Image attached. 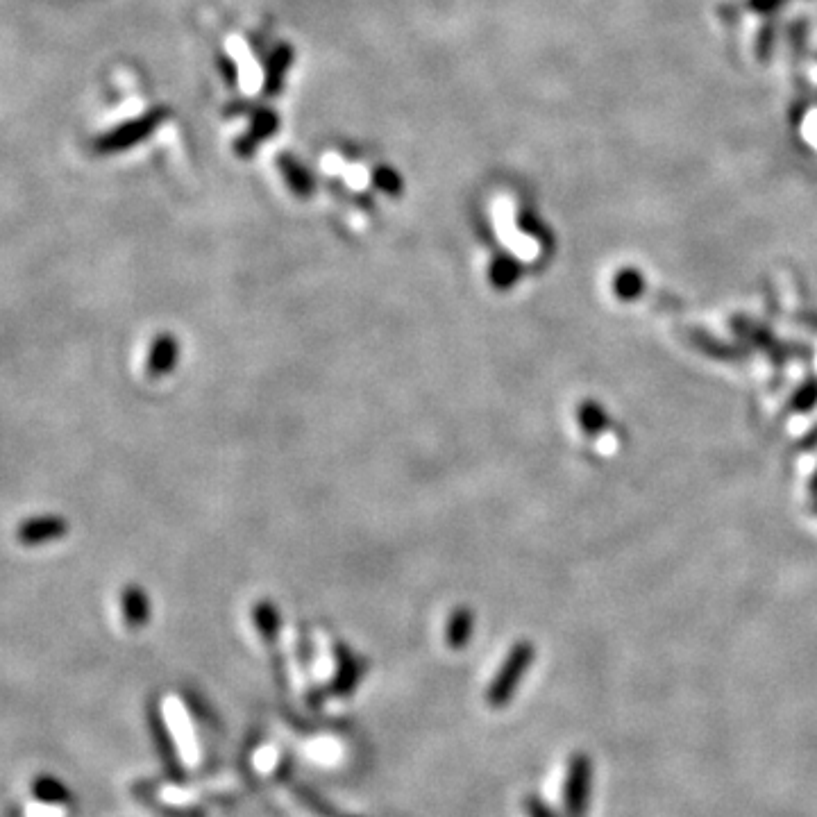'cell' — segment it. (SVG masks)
Masks as SVG:
<instances>
[{"label": "cell", "mask_w": 817, "mask_h": 817, "mask_svg": "<svg viewBox=\"0 0 817 817\" xmlns=\"http://www.w3.org/2000/svg\"><path fill=\"white\" fill-rule=\"evenodd\" d=\"M534 645L532 643H516L511 647V652L507 659H504L502 668L498 672V677L493 679V684L486 690V702L493 709H502L504 704H509L513 695H516V688L525 677V672L529 670V665L534 663Z\"/></svg>", "instance_id": "obj_1"}, {"label": "cell", "mask_w": 817, "mask_h": 817, "mask_svg": "<svg viewBox=\"0 0 817 817\" xmlns=\"http://www.w3.org/2000/svg\"><path fill=\"white\" fill-rule=\"evenodd\" d=\"M166 107H155L153 112L139 116V119H132L128 123H121L119 128H114L112 132H105L103 137H98L94 143V150L98 155H116L123 153V150H130L137 146L139 141L148 139L153 134L162 121H166Z\"/></svg>", "instance_id": "obj_2"}, {"label": "cell", "mask_w": 817, "mask_h": 817, "mask_svg": "<svg viewBox=\"0 0 817 817\" xmlns=\"http://www.w3.org/2000/svg\"><path fill=\"white\" fill-rule=\"evenodd\" d=\"M593 765L586 754L572 756L566 777V813L568 817H584L591 797Z\"/></svg>", "instance_id": "obj_3"}, {"label": "cell", "mask_w": 817, "mask_h": 817, "mask_svg": "<svg viewBox=\"0 0 817 817\" xmlns=\"http://www.w3.org/2000/svg\"><path fill=\"white\" fill-rule=\"evenodd\" d=\"M69 520L62 516H32L28 520H23L19 527H16V541L25 547H41L46 543L62 541L69 534Z\"/></svg>", "instance_id": "obj_4"}, {"label": "cell", "mask_w": 817, "mask_h": 817, "mask_svg": "<svg viewBox=\"0 0 817 817\" xmlns=\"http://www.w3.org/2000/svg\"><path fill=\"white\" fill-rule=\"evenodd\" d=\"M180 357V341L175 339V334L162 332L155 336L153 345L148 350V361H146V373L150 379H162L168 377L178 366Z\"/></svg>", "instance_id": "obj_5"}, {"label": "cell", "mask_w": 817, "mask_h": 817, "mask_svg": "<svg viewBox=\"0 0 817 817\" xmlns=\"http://www.w3.org/2000/svg\"><path fill=\"white\" fill-rule=\"evenodd\" d=\"M121 616L130 629H141L150 622L148 593L137 584H128L121 591Z\"/></svg>", "instance_id": "obj_6"}, {"label": "cell", "mask_w": 817, "mask_h": 817, "mask_svg": "<svg viewBox=\"0 0 817 817\" xmlns=\"http://www.w3.org/2000/svg\"><path fill=\"white\" fill-rule=\"evenodd\" d=\"M275 132H277V116L271 112V109H257L255 116H252L248 134H243V137L237 141V146H234V150H237L241 157H250L259 148V143L268 137H273Z\"/></svg>", "instance_id": "obj_7"}, {"label": "cell", "mask_w": 817, "mask_h": 817, "mask_svg": "<svg viewBox=\"0 0 817 817\" xmlns=\"http://www.w3.org/2000/svg\"><path fill=\"white\" fill-rule=\"evenodd\" d=\"M475 629V613L466 609V606H459L454 609L448 618V625H445V643H448L450 650H463L473 638Z\"/></svg>", "instance_id": "obj_8"}, {"label": "cell", "mask_w": 817, "mask_h": 817, "mask_svg": "<svg viewBox=\"0 0 817 817\" xmlns=\"http://www.w3.org/2000/svg\"><path fill=\"white\" fill-rule=\"evenodd\" d=\"M277 164H280V173L284 175V182L289 184V189L296 193V196L307 198L314 193V187H316L314 178H311V173L298 162L296 157L282 155L280 159H277Z\"/></svg>", "instance_id": "obj_9"}, {"label": "cell", "mask_w": 817, "mask_h": 817, "mask_svg": "<svg viewBox=\"0 0 817 817\" xmlns=\"http://www.w3.org/2000/svg\"><path fill=\"white\" fill-rule=\"evenodd\" d=\"M291 62H293V50L289 46H280L271 55V60H268V69H266V94L268 96L280 94L284 73L289 71Z\"/></svg>", "instance_id": "obj_10"}, {"label": "cell", "mask_w": 817, "mask_h": 817, "mask_svg": "<svg viewBox=\"0 0 817 817\" xmlns=\"http://www.w3.org/2000/svg\"><path fill=\"white\" fill-rule=\"evenodd\" d=\"M252 620H255V627L261 634V638L266 640V643H275L277 634H280V611H277V606L271 602H259L255 609H252Z\"/></svg>", "instance_id": "obj_11"}, {"label": "cell", "mask_w": 817, "mask_h": 817, "mask_svg": "<svg viewBox=\"0 0 817 817\" xmlns=\"http://www.w3.org/2000/svg\"><path fill=\"white\" fill-rule=\"evenodd\" d=\"M32 795H35L39 802H46V804H69L71 802L69 788H66L62 781H57L55 777H48V774H41V777L32 781Z\"/></svg>", "instance_id": "obj_12"}, {"label": "cell", "mask_w": 817, "mask_h": 817, "mask_svg": "<svg viewBox=\"0 0 817 817\" xmlns=\"http://www.w3.org/2000/svg\"><path fill=\"white\" fill-rule=\"evenodd\" d=\"M150 724H153V736H155V743L159 747V752L164 756V763L168 765V770L173 774L178 772V756H175V747H173V740L168 736V729L166 724L162 722L157 713L150 715Z\"/></svg>", "instance_id": "obj_13"}, {"label": "cell", "mask_w": 817, "mask_h": 817, "mask_svg": "<svg viewBox=\"0 0 817 817\" xmlns=\"http://www.w3.org/2000/svg\"><path fill=\"white\" fill-rule=\"evenodd\" d=\"M339 659H341V665H339V677H336V693L348 695L359 681V663L352 659L348 650L341 652Z\"/></svg>", "instance_id": "obj_14"}, {"label": "cell", "mask_w": 817, "mask_h": 817, "mask_svg": "<svg viewBox=\"0 0 817 817\" xmlns=\"http://www.w3.org/2000/svg\"><path fill=\"white\" fill-rule=\"evenodd\" d=\"M516 277H518V268L511 259H498L491 268V282L498 286V289L511 286Z\"/></svg>", "instance_id": "obj_15"}, {"label": "cell", "mask_w": 817, "mask_h": 817, "mask_svg": "<svg viewBox=\"0 0 817 817\" xmlns=\"http://www.w3.org/2000/svg\"><path fill=\"white\" fill-rule=\"evenodd\" d=\"M373 180H375V184H377L379 189L386 191V193H391V196H395V193H400V191H402V180H400V175L395 173L393 168H389V166L377 168V171L373 173Z\"/></svg>", "instance_id": "obj_16"}, {"label": "cell", "mask_w": 817, "mask_h": 817, "mask_svg": "<svg viewBox=\"0 0 817 817\" xmlns=\"http://www.w3.org/2000/svg\"><path fill=\"white\" fill-rule=\"evenodd\" d=\"M525 808H527L529 817H554V813L538 797H529L525 802Z\"/></svg>", "instance_id": "obj_17"}]
</instances>
